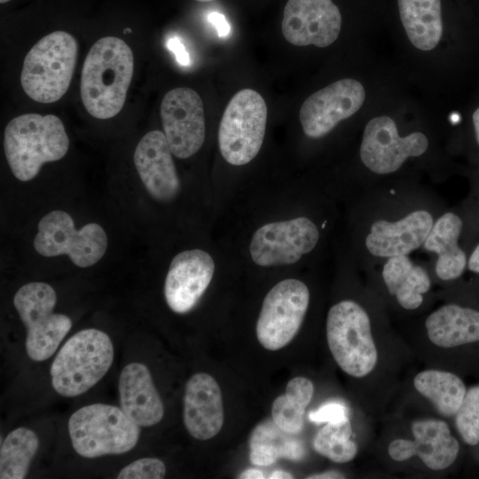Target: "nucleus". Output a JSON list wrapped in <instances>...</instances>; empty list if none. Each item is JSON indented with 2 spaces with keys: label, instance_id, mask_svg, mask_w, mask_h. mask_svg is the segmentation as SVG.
I'll list each match as a JSON object with an SVG mask.
<instances>
[{
  "label": "nucleus",
  "instance_id": "obj_1",
  "mask_svg": "<svg viewBox=\"0 0 479 479\" xmlns=\"http://www.w3.org/2000/svg\"><path fill=\"white\" fill-rule=\"evenodd\" d=\"M133 54L122 39L106 36L89 51L81 76V98L98 119L115 116L122 108L133 75Z\"/></svg>",
  "mask_w": 479,
  "mask_h": 479
},
{
  "label": "nucleus",
  "instance_id": "obj_2",
  "mask_svg": "<svg viewBox=\"0 0 479 479\" xmlns=\"http://www.w3.org/2000/svg\"><path fill=\"white\" fill-rule=\"evenodd\" d=\"M68 148L64 124L53 114H22L4 129V154L12 175L21 182L34 179L44 163L62 159Z\"/></svg>",
  "mask_w": 479,
  "mask_h": 479
},
{
  "label": "nucleus",
  "instance_id": "obj_3",
  "mask_svg": "<svg viewBox=\"0 0 479 479\" xmlns=\"http://www.w3.org/2000/svg\"><path fill=\"white\" fill-rule=\"evenodd\" d=\"M114 350L110 337L96 328L72 335L51 366V385L60 396L77 397L96 385L108 372Z\"/></svg>",
  "mask_w": 479,
  "mask_h": 479
},
{
  "label": "nucleus",
  "instance_id": "obj_4",
  "mask_svg": "<svg viewBox=\"0 0 479 479\" xmlns=\"http://www.w3.org/2000/svg\"><path fill=\"white\" fill-rule=\"evenodd\" d=\"M67 428L73 448L88 459L128 452L140 436V427L121 407L105 404L78 409L70 416Z\"/></svg>",
  "mask_w": 479,
  "mask_h": 479
},
{
  "label": "nucleus",
  "instance_id": "obj_5",
  "mask_svg": "<svg viewBox=\"0 0 479 479\" xmlns=\"http://www.w3.org/2000/svg\"><path fill=\"white\" fill-rule=\"evenodd\" d=\"M78 46L69 33L55 31L39 40L27 54L20 76L24 91L39 103L59 100L67 90Z\"/></svg>",
  "mask_w": 479,
  "mask_h": 479
},
{
  "label": "nucleus",
  "instance_id": "obj_6",
  "mask_svg": "<svg viewBox=\"0 0 479 479\" xmlns=\"http://www.w3.org/2000/svg\"><path fill=\"white\" fill-rule=\"evenodd\" d=\"M329 349L342 371L361 378L376 365L378 353L369 317L356 302L342 301L331 307L326 318Z\"/></svg>",
  "mask_w": 479,
  "mask_h": 479
},
{
  "label": "nucleus",
  "instance_id": "obj_7",
  "mask_svg": "<svg viewBox=\"0 0 479 479\" xmlns=\"http://www.w3.org/2000/svg\"><path fill=\"white\" fill-rule=\"evenodd\" d=\"M57 294L45 282H29L14 294L13 305L26 327V351L34 361L51 357L72 327L71 318L55 313Z\"/></svg>",
  "mask_w": 479,
  "mask_h": 479
},
{
  "label": "nucleus",
  "instance_id": "obj_8",
  "mask_svg": "<svg viewBox=\"0 0 479 479\" xmlns=\"http://www.w3.org/2000/svg\"><path fill=\"white\" fill-rule=\"evenodd\" d=\"M33 246L42 256L67 255L75 265L89 268L105 255L108 237L104 228L97 223L76 229L68 213L56 209L40 219Z\"/></svg>",
  "mask_w": 479,
  "mask_h": 479
},
{
  "label": "nucleus",
  "instance_id": "obj_9",
  "mask_svg": "<svg viewBox=\"0 0 479 479\" xmlns=\"http://www.w3.org/2000/svg\"><path fill=\"white\" fill-rule=\"evenodd\" d=\"M267 106L252 89L238 91L229 101L220 122L218 145L223 158L241 166L259 153L265 135Z\"/></svg>",
  "mask_w": 479,
  "mask_h": 479
},
{
  "label": "nucleus",
  "instance_id": "obj_10",
  "mask_svg": "<svg viewBox=\"0 0 479 479\" xmlns=\"http://www.w3.org/2000/svg\"><path fill=\"white\" fill-rule=\"evenodd\" d=\"M310 302L307 286L295 279H284L266 294L256 323L260 344L269 350L287 345L299 331Z\"/></svg>",
  "mask_w": 479,
  "mask_h": 479
},
{
  "label": "nucleus",
  "instance_id": "obj_11",
  "mask_svg": "<svg viewBox=\"0 0 479 479\" xmlns=\"http://www.w3.org/2000/svg\"><path fill=\"white\" fill-rule=\"evenodd\" d=\"M318 239L317 225L307 217L272 222L253 234L250 255L259 266L292 264L313 250Z\"/></svg>",
  "mask_w": 479,
  "mask_h": 479
},
{
  "label": "nucleus",
  "instance_id": "obj_12",
  "mask_svg": "<svg viewBox=\"0 0 479 479\" xmlns=\"http://www.w3.org/2000/svg\"><path fill=\"white\" fill-rule=\"evenodd\" d=\"M428 147V140L422 132L401 137L394 120L382 115L367 122L359 153L368 169L384 175L397 171L407 158L422 155Z\"/></svg>",
  "mask_w": 479,
  "mask_h": 479
},
{
  "label": "nucleus",
  "instance_id": "obj_13",
  "mask_svg": "<svg viewBox=\"0 0 479 479\" xmlns=\"http://www.w3.org/2000/svg\"><path fill=\"white\" fill-rule=\"evenodd\" d=\"M365 98L364 86L351 78L341 79L314 92L304 100L299 113L304 134L311 138L327 135L340 122L356 114Z\"/></svg>",
  "mask_w": 479,
  "mask_h": 479
},
{
  "label": "nucleus",
  "instance_id": "obj_14",
  "mask_svg": "<svg viewBox=\"0 0 479 479\" xmlns=\"http://www.w3.org/2000/svg\"><path fill=\"white\" fill-rule=\"evenodd\" d=\"M161 118L169 146L176 157L195 154L205 139V117L200 95L190 88H176L164 96Z\"/></svg>",
  "mask_w": 479,
  "mask_h": 479
},
{
  "label": "nucleus",
  "instance_id": "obj_15",
  "mask_svg": "<svg viewBox=\"0 0 479 479\" xmlns=\"http://www.w3.org/2000/svg\"><path fill=\"white\" fill-rule=\"evenodd\" d=\"M341 27L342 15L332 0H288L284 8L282 34L294 45L327 47Z\"/></svg>",
  "mask_w": 479,
  "mask_h": 479
},
{
  "label": "nucleus",
  "instance_id": "obj_16",
  "mask_svg": "<svg viewBox=\"0 0 479 479\" xmlns=\"http://www.w3.org/2000/svg\"><path fill=\"white\" fill-rule=\"evenodd\" d=\"M215 272V262L199 248L178 253L172 259L164 283L169 309L178 314L189 312L198 303Z\"/></svg>",
  "mask_w": 479,
  "mask_h": 479
},
{
  "label": "nucleus",
  "instance_id": "obj_17",
  "mask_svg": "<svg viewBox=\"0 0 479 479\" xmlns=\"http://www.w3.org/2000/svg\"><path fill=\"white\" fill-rule=\"evenodd\" d=\"M164 132L152 130L139 140L133 161L147 193L156 201L169 203L180 192V181Z\"/></svg>",
  "mask_w": 479,
  "mask_h": 479
},
{
  "label": "nucleus",
  "instance_id": "obj_18",
  "mask_svg": "<svg viewBox=\"0 0 479 479\" xmlns=\"http://www.w3.org/2000/svg\"><path fill=\"white\" fill-rule=\"evenodd\" d=\"M412 431L413 440L396 439L389 444V454L394 460L404 461L418 456L432 470H443L455 461L459 445L444 421L417 420Z\"/></svg>",
  "mask_w": 479,
  "mask_h": 479
},
{
  "label": "nucleus",
  "instance_id": "obj_19",
  "mask_svg": "<svg viewBox=\"0 0 479 479\" xmlns=\"http://www.w3.org/2000/svg\"><path fill=\"white\" fill-rule=\"evenodd\" d=\"M183 403L184 423L192 437L208 440L220 432L224 424L223 397L211 375L193 374L186 383Z\"/></svg>",
  "mask_w": 479,
  "mask_h": 479
},
{
  "label": "nucleus",
  "instance_id": "obj_20",
  "mask_svg": "<svg viewBox=\"0 0 479 479\" xmlns=\"http://www.w3.org/2000/svg\"><path fill=\"white\" fill-rule=\"evenodd\" d=\"M433 224L426 210H415L395 222L376 221L366 236V248L379 257L407 255L424 244Z\"/></svg>",
  "mask_w": 479,
  "mask_h": 479
},
{
  "label": "nucleus",
  "instance_id": "obj_21",
  "mask_svg": "<svg viewBox=\"0 0 479 479\" xmlns=\"http://www.w3.org/2000/svg\"><path fill=\"white\" fill-rule=\"evenodd\" d=\"M118 389L121 409L137 426L151 427L161 420L163 404L145 365L132 362L125 365Z\"/></svg>",
  "mask_w": 479,
  "mask_h": 479
},
{
  "label": "nucleus",
  "instance_id": "obj_22",
  "mask_svg": "<svg viewBox=\"0 0 479 479\" xmlns=\"http://www.w3.org/2000/svg\"><path fill=\"white\" fill-rule=\"evenodd\" d=\"M462 221L456 214L447 212L434 223L424 247L437 255L436 271L443 280L459 278L467 265L465 252L458 245Z\"/></svg>",
  "mask_w": 479,
  "mask_h": 479
},
{
  "label": "nucleus",
  "instance_id": "obj_23",
  "mask_svg": "<svg viewBox=\"0 0 479 479\" xmlns=\"http://www.w3.org/2000/svg\"><path fill=\"white\" fill-rule=\"evenodd\" d=\"M429 340L452 348L479 341V311L457 304L444 305L426 319Z\"/></svg>",
  "mask_w": 479,
  "mask_h": 479
},
{
  "label": "nucleus",
  "instance_id": "obj_24",
  "mask_svg": "<svg viewBox=\"0 0 479 479\" xmlns=\"http://www.w3.org/2000/svg\"><path fill=\"white\" fill-rule=\"evenodd\" d=\"M408 39L420 51H431L440 42L443 22L440 0H397Z\"/></svg>",
  "mask_w": 479,
  "mask_h": 479
},
{
  "label": "nucleus",
  "instance_id": "obj_25",
  "mask_svg": "<svg viewBox=\"0 0 479 479\" xmlns=\"http://www.w3.org/2000/svg\"><path fill=\"white\" fill-rule=\"evenodd\" d=\"M382 278L390 294L406 310H415L423 302V294L431 285L427 271L407 255L389 257L382 269Z\"/></svg>",
  "mask_w": 479,
  "mask_h": 479
},
{
  "label": "nucleus",
  "instance_id": "obj_26",
  "mask_svg": "<svg viewBox=\"0 0 479 479\" xmlns=\"http://www.w3.org/2000/svg\"><path fill=\"white\" fill-rule=\"evenodd\" d=\"M286 433L274 422L259 424L249 440L250 461L256 466H269L279 458L300 460L304 454L302 443L287 438Z\"/></svg>",
  "mask_w": 479,
  "mask_h": 479
},
{
  "label": "nucleus",
  "instance_id": "obj_27",
  "mask_svg": "<svg viewBox=\"0 0 479 479\" xmlns=\"http://www.w3.org/2000/svg\"><path fill=\"white\" fill-rule=\"evenodd\" d=\"M413 384L444 416L456 414L467 392L465 384L457 375L439 370L419 373Z\"/></svg>",
  "mask_w": 479,
  "mask_h": 479
},
{
  "label": "nucleus",
  "instance_id": "obj_28",
  "mask_svg": "<svg viewBox=\"0 0 479 479\" xmlns=\"http://www.w3.org/2000/svg\"><path fill=\"white\" fill-rule=\"evenodd\" d=\"M314 392L312 382L305 377L290 380L286 393L278 397L271 407L274 423L289 434L299 433L303 427V415Z\"/></svg>",
  "mask_w": 479,
  "mask_h": 479
},
{
  "label": "nucleus",
  "instance_id": "obj_29",
  "mask_svg": "<svg viewBox=\"0 0 479 479\" xmlns=\"http://www.w3.org/2000/svg\"><path fill=\"white\" fill-rule=\"evenodd\" d=\"M39 447L36 434L25 427L12 430L0 449V478L23 479Z\"/></svg>",
  "mask_w": 479,
  "mask_h": 479
},
{
  "label": "nucleus",
  "instance_id": "obj_30",
  "mask_svg": "<svg viewBox=\"0 0 479 479\" xmlns=\"http://www.w3.org/2000/svg\"><path fill=\"white\" fill-rule=\"evenodd\" d=\"M352 428L349 419L327 423L315 436V451L334 462L345 463L352 460L357 452L355 442L350 439Z\"/></svg>",
  "mask_w": 479,
  "mask_h": 479
},
{
  "label": "nucleus",
  "instance_id": "obj_31",
  "mask_svg": "<svg viewBox=\"0 0 479 479\" xmlns=\"http://www.w3.org/2000/svg\"><path fill=\"white\" fill-rule=\"evenodd\" d=\"M456 426L464 442L479 443V385L469 389L456 412Z\"/></svg>",
  "mask_w": 479,
  "mask_h": 479
},
{
  "label": "nucleus",
  "instance_id": "obj_32",
  "mask_svg": "<svg viewBox=\"0 0 479 479\" xmlns=\"http://www.w3.org/2000/svg\"><path fill=\"white\" fill-rule=\"evenodd\" d=\"M166 474L165 464L156 458H142L125 466L118 479H161Z\"/></svg>",
  "mask_w": 479,
  "mask_h": 479
},
{
  "label": "nucleus",
  "instance_id": "obj_33",
  "mask_svg": "<svg viewBox=\"0 0 479 479\" xmlns=\"http://www.w3.org/2000/svg\"><path fill=\"white\" fill-rule=\"evenodd\" d=\"M349 419L348 407L340 402H328L309 413V420L315 423L340 422Z\"/></svg>",
  "mask_w": 479,
  "mask_h": 479
},
{
  "label": "nucleus",
  "instance_id": "obj_34",
  "mask_svg": "<svg viewBox=\"0 0 479 479\" xmlns=\"http://www.w3.org/2000/svg\"><path fill=\"white\" fill-rule=\"evenodd\" d=\"M167 47L176 57L177 61L181 65L187 67L191 63L190 56L185 50V45L177 37H171L167 41Z\"/></svg>",
  "mask_w": 479,
  "mask_h": 479
},
{
  "label": "nucleus",
  "instance_id": "obj_35",
  "mask_svg": "<svg viewBox=\"0 0 479 479\" xmlns=\"http://www.w3.org/2000/svg\"><path fill=\"white\" fill-rule=\"evenodd\" d=\"M208 20L217 30L219 37H225L230 34L231 27L222 13L216 12H211L208 15Z\"/></svg>",
  "mask_w": 479,
  "mask_h": 479
},
{
  "label": "nucleus",
  "instance_id": "obj_36",
  "mask_svg": "<svg viewBox=\"0 0 479 479\" xmlns=\"http://www.w3.org/2000/svg\"><path fill=\"white\" fill-rule=\"evenodd\" d=\"M467 266L471 271L479 273V244L475 247V250L471 254L468 259Z\"/></svg>",
  "mask_w": 479,
  "mask_h": 479
},
{
  "label": "nucleus",
  "instance_id": "obj_37",
  "mask_svg": "<svg viewBox=\"0 0 479 479\" xmlns=\"http://www.w3.org/2000/svg\"><path fill=\"white\" fill-rule=\"evenodd\" d=\"M345 476L336 471H326L319 474H315L309 475L308 479H335V478H344Z\"/></svg>",
  "mask_w": 479,
  "mask_h": 479
},
{
  "label": "nucleus",
  "instance_id": "obj_38",
  "mask_svg": "<svg viewBox=\"0 0 479 479\" xmlns=\"http://www.w3.org/2000/svg\"><path fill=\"white\" fill-rule=\"evenodd\" d=\"M240 479H263L265 478L263 473L258 469L249 468L243 471L239 476Z\"/></svg>",
  "mask_w": 479,
  "mask_h": 479
},
{
  "label": "nucleus",
  "instance_id": "obj_39",
  "mask_svg": "<svg viewBox=\"0 0 479 479\" xmlns=\"http://www.w3.org/2000/svg\"><path fill=\"white\" fill-rule=\"evenodd\" d=\"M270 479H285V478H293L291 474L285 472L283 470H276L271 474L269 476Z\"/></svg>",
  "mask_w": 479,
  "mask_h": 479
},
{
  "label": "nucleus",
  "instance_id": "obj_40",
  "mask_svg": "<svg viewBox=\"0 0 479 479\" xmlns=\"http://www.w3.org/2000/svg\"><path fill=\"white\" fill-rule=\"evenodd\" d=\"M473 124L475 128L476 141L479 145V107L473 114Z\"/></svg>",
  "mask_w": 479,
  "mask_h": 479
},
{
  "label": "nucleus",
  "instance_id": "obj_41",
  "mask_svg": "<svg viewBox=\"0 0 479 479\" xmlns=\"http://www.w3.org/2000/svg\"><path fill=\"white\" fill-rule=\"evenodd\" d=\"M195 1L201 2V3H206V2H211V1H214V0H195Z\"/></svg>",
  "mask_w": 479,
  "mask_h": 479
},
{
  "label": "nucleus",
  "instance_id": "obj_42",
  "mask_svg": "<svg viewBox=\"0 0 479 479\" xmlns=\"http://www.w3.org/2000/svg\"><path fill=\"white\" fill-rule=\"evenodd\" d=\"M9 1H10V0H0V3H1V4H5V3L9 2Z\"/></svg>",
  "mask_w": 479,
  "mask_h": 479
}]
</instances>
